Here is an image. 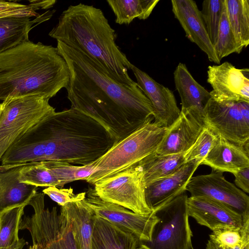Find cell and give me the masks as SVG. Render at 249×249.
Wrapping results in <instances>:
<instances>
[{
  "instance_id": "cell-40",
  "label": "cell",
  "mask_w": 249,
  "mask_h": 249,
  "mask_svg": "<svg viewBox=\"0 0 249 249\" xmlns=\"http://www.w3.org/2000/svg\"><path fill=\"white\" fill-rule=\"evenodd\" d=\"M26 244V242L23 238H20L19 240L14 244L12 246L3 249H23V247Z\"/></svg>"
},
{
  "instance_id": "cell-37",
  "label": "cell",
  "mask_w": 249,
  "mask_h": 249,
  "mask_svg": "<svg viewBox=\"0 0 249 249\" xmlns=\"http://www.w3.org/2000/svg\"><path fill=\"white\" fill-rule=\"evenodd\" d=\"M233 174L235 185L245 193H249V167L241 169Z\"/></svg>"
},
{
  "instance_id": "cell-33",
  "label": "cell",
  "mask_w": 249,
  "mask_h": 249,
  "mask_svg": "<svg viewBox=\"0 0 249 249\" xmlns=\"http://www.w3.org/2000/svg\"><path fill=\"white\" fill-rule=\"evenodd\" d=\"M225 0H205L201 11L206 29L213 46L217 37Z\"/></svg>"
},
{
  "instance_id": "cell-6",
  "label": "cell",
  "mask_w": 249,
  "mask_h": 249,
  "mask_svg": "<svg viewBox=\"0 0 249 249\" xmlns=\"http://www.w3.org/2000/svg\"><path fill=\"white\" fill-rule=\"evenodd\" d=\"M45 194L37 193L29 203L31 216L22 219L19 230H27L36 249H79L74 227L65 205L59 213L56 207L45 208Z\"/></svg>"
},
{
  "instance_id": "cell-32",
  "label": "cell",
  "mask_w": 249,
  "mask_h": 249,
  "mask_svg": "<svg viewBox=\"0 0 249 249\" xmlns=\"http://www.w3.org/2000/svg\"><path fill=\"white\" fill-rule=\"evenodd\" d=\"M96 160L85 165L79 166L53 161H48V162L59 182L58 188H63L68 183L77 180H86L94 172Z\"/></svg>"
},
{
  "instance_id": "cell-17",
  "label": "cell",
  "mask_w": 249,
  "mask_h": 249,
  "mask_svg": "<svg viewBox=\"0 0 249 249\" xmlns=\"http://www.w3.org/2000/svg\"><path fill=\"white\" fill-rule=\"evenodd\" d=\"M204 127L202 121L187 111L180 110L179 117L167 128L156 152L162 155L185 153Z\"/></svg>"
},
{
  "instance_id": "cell-3",
  "label": "cell",
  "mask_w": 249,
  "mask_h": 249,
  "mask_svg": "<svg viewBox=\"0 0 249 249\" xmlns=\"http://www.w3.org/2000/svg\"><path fill=\"white\" fill-rule=\"evenodd\" d=\"M67 63L56 47L28 41L0 53V100L37 95L49 100L68 89Z\"/></svg>"
},
{
  "instance_id": "cell-39",
  "label": "cell",
  "mask_w": 249,
  "mask_h": 249,
  "mask_svg": "<svg viewBox=\"0 0 249 249\" xmlns=\"http://www.w3.org/2000/svg\"><path fill=\"white\" fill-rule=\"evenodd\" d=\"M238 103L242 117L247 123L249 124V103L239 102Z\"/></svg>"
},
{
  "instance_id": "cell-16",
  "label": "cell",
  "mask_w": 249,
  "mask_h": 249,
  "mask_svg": "<svg viewBox=\"0 0 249 249\" xmlns=\"http://www.w3.org/2000/svg\"><path fill=\"white\" fill-rule=\"evenodd\" d=\"M201 162L199 160L186 162L174 174L146 186L145 197L149 208L153 211L186 191L187 184Z\"/></svg>"
},
{
  "instance_id": "cell-25",
  "label": "cell",
  "mask_w": 249,
  "mask_h": 249,
  "mask_svg": "<svg viewBox=\"0 0 249 249\" xmlns=\"http://www.w3.org/2000/svg\"><path fill=\"white\" fill-rule=\"evenodd\" d=\"M74 227L79 249H92V234L96 215L83 201L65 205Z\"/></svg>"
},
{
  "instance_id": "cell-9",
  "label": "cell",
  "mask_w": 249,
  "mask_h": 249,
  "mask_svg": "<svg viewBox=\"0 0 249 249\" xmlns=\"http://www.w3.org/2000/svg\"><path fill=\"white\" fill-rule=\"evenodd\" d=\"M94 185L95 194L102 200L119 205L139 214L147 215L152 212L145 200L143 176L137 164L102 179Z\"/></svg>"
},
{
  "instance_id": "cell-10",
  "label": "cell",
  "mask_w": 249,
  "mask_h": 249,
  "mask_svg": "<svg viewBox=\"0 0 249 249\" xmlns=\"http://www.w3.org/2000/svg\"><path fill=\"white\" fill-rule=\"evenodd\" d=\"M191 196L211 199L249 219V197L233 183L227 180L221 172L192 177L186 187Z\"/></svg>"
},
{
  "instance_id": "cell-31",
  "label": "cell",
  "mask_w": 249,
  "mask_h": 249,
  "mask_svg": "<svg viewBox=\"0 0 249 249\" xmlns=\"http://www.w3.org/2000/svg\"><path fill=\"white\" fill-rule=\"evenodd\" d=\"M213 48L216 56L220 61L224 57L232 53H239L243 48L237 41L231 27L225 3L217 37Z\"/></svg>"
},
{
  "instance_id": "cell-20",
  "label": "cell",
  "mask_w": 249,
  "mask_h": 249,
  "mask_svg": "<svg viewBox=\"0 0 249 249\" xmlns=\"http://www.w3.org/2000/svg\"><path fill=\"white\" fill-rule=\"evenodd\" d=\"M201 164L211 167L214 171L233 174L249 167V155L242 146L230 142L218 136L215 143Z\"/></svg>"
},
{
  "instance_id": "cell-36",
  "label": "cell",
  "mask_w": 249,
  "mask_h": 249,
  "mask_svg": "<svg viewBox=\"0 0 249 249\" xmlns=\"http://www.w3.org/2000/svg\"><path fill=\"white\" fill-rule=\"evenodd\" d=\"M40 15L29 4L0 0V18L10 17L37 18Z\"/></svg>"
},
{
  "instance_id": "cell-29",
  "label": "cell",
  "mask_w": 249,
  "mask_h": 249,
  "mask_svg": "<svg viewBox=\"0 0 249 249\" xmlns=\"http://www.w3.org/2000/svg\"><path fill=\"white\" fill-rule=\"evenodd\" d=\"M20 182L36 187H59L48 161L32 162L23 165L18 178Z\"/></svg>"
},
{
  "instance_id": "cell-13",
  "label": "cell",
  "mask_w": 249,
  "mask_h": 249,
  "mask_svg": "<svg viewBox=\"0 0 249 249\" xmlns=\"http://www.w3.org/2000/svg\"><path fill=\"white\" fill-rule=\"evenodd\" d=\"M207 82L212 87V98L218 102L249 103V69H239L225 62L209 66Z\"/></svg>"
},
{
  "instance_id": "cell-38",
  "label": "cell",
  "mask_w": 249,
  "mask_h": 249,
  "mask_svg": "<svg viewBox=\"0 0 249 249\" xmlns=\"http://www.w3.org/2000/svg\"><path fill=\"white\" fill-rule=\"evenodd\" d=\"M29 5L34 8L36 11L39 9H47L50 8L55 4L56 1L53 0H29Z\"/></svg>"
},
{
  "instance_id": "cell-26",
  "label": "cell",
  "mask_w": 249,
  "mask_h": 249,
  "mask_svg": "<svg viewBox=\"0 0 249 249\" xmlns=\"http://www.w3.org/2000/svg\"><path fill=\"white\" fill-rule=\"evenodd\" d=\"M205 249H249V223L243 227L215 229L209 235Z\"/></svg>"
},
{
  "instance_id": "cell-18",
  "label": "cell",
  "mask_w": 249,
  "mask_h": 249,
  "mask_svg": "<svg viewBox=\"0 0 249 249\" xmlns=\"http://www.w3.org/2000/svg\"><path fill=\"white\" fill-rule=\"evenodd\" d=\"M189 216L212 231L221 227H243L249 223L223 205L207 197L190 196L187 201Z\"/></svg>"
},
{
  "instance_id": "cell-14",
  "label": "cell",
  "mask_w": 249,
  "mask_h": 249,
  "mask_svg": "<svg viewBox=\"0 0 249 249\" xmlns=\"http://www.w3.org/2000/svg\"><path fill=\"white\" fill-rule=\"evenodd\" d=\"M130 69L136 77V83L152 104L154 122L161 127L168 128L180 113L173 92L134 65H131Z\"/></svg>"
},
{
  "instance_id": "cell-35",
  "label": "cell",
  "mask_w": 249,
  "mask_h": 249,
  "mask_svg": "<svg viewBox=\"0 0 249 249\" xmlns=\"http://www.w3.org/2000/svg\"><path fill=\"white\" fill-rule=\"evenodd\" d=\"M42 193L49 196L61 207L69 203L83 201L86 196V192L74 194L71 187L64 189L55 186L48 187L42 190Z\"/></svg>"
},
{
  "instance_id": "cell-27",
  "label": "cell",
  "mask_w": 249,
  "mask_h": 249,
  "mask_svg": "<svg viewBox=\"0 0 249 249\" xmlns=\"http://www.w3.org/2000/svg\"><path fill=\"white\" fill-rule=\"evenodd\" d=\"M159 0H107L113 12L115 22L120 25L129 24L135 18L147 19Z\"/></svg>"
},
{
  "instance_id": "cell-11",
  "label": "cell",
  "mask_w": 249,
  "mask_h": 249,
  "mask_svg": "<svg viewBox=\"0 0 249 249\" xmlns=\"http://www.w3.org/2000/svg\"><path fill=\"white\" fill-rule=\"evenodd\" d=\"M83 200L97 216L102 217L119 228L130 232L140 240L150 241L158 218L152 212L147 215L137 214L119 205L100 199L93 189L86 193Z\"/></svg>"
},
{
  "instance_id": "cell-41",
  "label": "cell",
  "mask_w": 249,
  "mask_h": 249,
  "mask_svg": "<svg viewBox=\"0 0 249 249\" xmlns=\"http://www.w3.org/2000/svg\"><path fill=\"white\" fill-rule=\"evenodd\" d=\"M29 249H36V247L35 245H33L32 246H30Z\"/></svg>"
},
{
  "instance_id": "cell-12",
  "label": "cell",
  "mask_w": 249,
  "mask_h": 249,
  "mask_svg": "<svg viewBox=\"0 0 249 249\" xmlns=\"http://www.w3.org/2000/svg\"><path fill=\"white\" fill-rule=\"evenodd\" d=\"M204 113L205 126L217 136L240 146L249 141V124L242 117L238 102H218L212 98Z\"/></svg>"
},
{
  "instance_id": "cell-1",
  "label": "cell",
  "mask_w": 249,
  "mask_h": 249,
  "mask_svg": "<svg viewBox=\"0 0 249 249\" xmlns=\"http://www.w3.org/2000/svg\"><path fill=\"white\" fill-rule=\"evenodd\" d=\"M56 48L69 69L71 107L99 123L116 142L152 122V104L137 83L118 82L85 53L60 41Z\"/></svg>"
},
{
  "instance_id": "cell-15",
  "label": "cell",
  "mask_w": 249,
  "mask_h": 249,
  "mask_svg": "<svg viewBox=\"0 0 249 249\" xmlns=\"http://www.w3.org/2000/svg\"><path fill=\"white\" fill-rule=\"evenodd\" d=\"M172 11L184 30L186 37L207 55L209 60L216 64L213 46L209 37L201 11L193 0H172Z\"/></svg>"
},
{
  "instance_id": "cell-2",
  "label": "cell",
  "mask_w": 249,
  "mask_h": 249,
  "mask_svg": "<svg viewBox=\"0 0 249 249\" xmlns=\"http://www.w3.org/2000/svg\"><path fill=\"white\" fill-rule=\"evenodd\" d=\"M115 143L99 123L71 107L55 111L19 137L2 156L0 171L40 161L85 165Z\"/></svg>"
},
{
  "instance_id": "cell-23",
  "label": "cell",
  "mask_w": 249,
  "mask_h": 249,
  "mask_svg": "<svg viewBox=\"0 0 249 249\" xmlns=\"http://www.w3.org/2000/svg\"><path fill=\"white\" fill-rule=\"evenodd\" d=\"M51 15L32 19L28 17L0 18V53L29 40V33L36 23L48 20Z\"/></svg>"
},
{
  "instance_id": "cell-5",
  "label": "cell",
  "mask_w": 249,
  "mask_h": 249,
  "mask_svg": "<svg viewBox=\"0 0 249 249\" xmlns=\"http://www.w3.org/2000/svg\"><path fill=\"white\" fill-rule=\"evenodd\" d=\"M167 128L154 122L146 123L115 143L96 160L94 172L86 180L97 181L127 169L156 151Z\"/></svg>"
},
{
  "instance_id": "cell-19",
  "label": "cell",
  "mask_w": 249,
  "mask_h": 249,
  "mask_svg": "<svg viewBox=\"0 0 249 249\" xmlns=\"http://www.w3.org/2000/svg\"><path fill=\"white\" fill-rule=\"evenodd\" d=\"M174 78L181 99L180 110L187 111L204 122V109L212 98L210 92L196 81L183 63L178 64Z\"/></svg>"
},
{
  "instance_id": "cell-24",
  "label": "cell",
  "mask_w": 249,
  "mask_h": 249,
  "mask_svg": "<svg viewBox=\"0 0 249 249\" xmlns=\"http://www.w3.org/2000/svg\"><path fill=\"white\" fill-rule=\"evenodd\" d=\"M184 153L162 155L155 152L138 162L145 187L178 171L186 162Z\"/></svg>"
},
{
  "instance_id": "cell-30",
  "label": "cell",
  "mask_w": 249,
  "mask_h": 249,
  "mask_svg": "<svg viewBox=\"0 0 249 249\" xmlns=\"http://www.w3.org/2000/svg\"><path fill=\"white\" fill-rule=\"evenodd\" d=\"M25 207L10 208L0 213V249L9 247L19 240L18 231Z\"/></svg>"
},
{
  "instance_id": "cell-22",
  "label": "cell",
  "mask_w": 249,
  "mask_h": 249,
  "mask_svg": "<svg viewBox=\"0 0 249 249\" xmlns=\"http://www.w3.org/2000/svg\"><path fill=\"white\" fill-rule=\"evenodd\" d=\"M140 239L134 234L96 215L92 234V249H140Z\"/></svg>"
},
{
  "instance_id": "cell-21",
  "label": "cell",
  "mask_w": 249,
  "mask_h": 249,
  "mask_svg": "<svg viewBox=\"0 0 249 249\" xmlns=\"http://www.w3.org/2000/svg\"><path fill=\"white\" fill-rule=\"evenodd\" d=\"M22 166L0 171V213L10 208L28 205L37 193V187L19 181Z\"/></svg>"
},
{
  "instance_id": "cell-7",
  "label": "cell",
  "mask_w": 249,
  "mask_h": 249,
  "mask_svg": "<svg viewBox=\"0 0 249 249\" xmlns=\"http://www.w3.org/2000/svg\"><path fill=\"white\" fill-rule=\"evenodd\" d=\"M186 191L153 212L158 218L150 241H140V249H194Z\"/></svg>"
},
{
  "instance_id": "cell-8",
  "label": "cell",
  "mask_w": 249,
  "mask_h": 249,
  "mask_svg": "<svg viewBox=\"0 0 249 249\" xmlns=\"http://www.w3.org/2000/svg\"><path fill=\"white\" fill-rule=\"evenodd\" d=\"M55 111L49 100L37 95L3 101L0 104V160L19 137Z\"/></svg>"
},
{
  "instance_id": "cell-28",
  "label": "cell",
  "mask_w": 249,
  "mask_h": 249,
  "mask_svg": "<svg viewBox=\"0 0 249 249\" xmlns=\"http://www.w3.org/2000/svg\"><path fill=\"white\" fill-rule=\"evenodd\" d=\"M228 19L237 41L244 47L249 44V0H225Z\"/></svg>"
},
{
  "instance_id": "cell-34",
  "label": "cell",
  "mask_w": 249,
  "mask_h": 249,
  "mask_svg": "<svg viewBox=\"0 0 249 249\" xmlns=\"http://www.w3.org/2000/svg\"><path fill=\"white\" fill-rule=\"evenodd\" d=\"M217 137L213 131L205 126L193 145L184 153L185 162L194 160L202 161L214 145Z\"/></svg>"
},
{
  "instance_id": "cell-4",
  "label": "cell",
  "mask_w": 249,
  "mask_h": 249,
  "mask_svg": "<svg viewBox=\"0 0 249 249\" xmlns=\"http://www.w3.org/2000/svg\"><path fill=\"white\" fill-rule=\"evenodd\" d=\"M49 36L85 53L118 82L136 83L128 72L132 64L116 44L115 31L100 9L82 3L69 6Z\"/></svg>"
}]
</instances>
